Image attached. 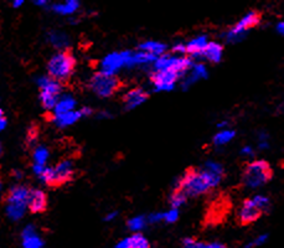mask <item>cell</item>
Instances as JSON below:
<instances>
[{
  "instance_id": "obj_1",
  "label": "cell",
  "mask_w": 284,
  "mask_h": 248,
  "mask_svg": "<svg viewBox=\"0 0 284 248\" xmlns=\"http://www.w3.org/2000/svg\"><path fill=\"white\" fill-rule=\"evenodd\" d=\"M222 176L224 168L221 164L216 161H207L202 169H187L175 188L184 192L186 197L199 196L219 185Z\"/></svg>"
},
{
  "instance_id": "obj_2",
  "label": "cell",
  "mask_w": 284,
  "mask_h": 248,
  "mask_svg": "<svg viewBox=\"0 0 284 248\" xmlns=\"http://www.w3.org/2000/svg\"><path fill=\"white\" fill-rule=\"evenodd\" d=\"M273 171L271 165L264 160H254L244 166L242 174V184L246 187L256 188L264 185L272 179Z\"/></svg>"
},
{
  "instance_id": "obj_3",
  "label": "cell",
  "mask_w": 284,
  "mask_h": 248,
  "mask_svg": "<svg viewBox=\"0 0 284 248\" xmlns=\"http://www.w3.org/2000/svg\"><path fill=\"white\" fill-rule=\"evenodd\" d=\"M76 67V59L68 51H60L54 55L48 63L49 76L56 81H66L70 78Z\"/></svg>"
},
{
  "instance_id": "obj_4",
  "label": "cell",
  "mask_w": 284,
  "mask_h": 248,
  "mask_svg": "<svg viewBox=\"0 0 284 248\" xmlns=\"http://www.w3.org/2000/svg\"><path fill=\"white\" fill-rule=\"evenodd\" d=\"M30 190L26 186L16 185L8 192L6 196V215L10 220L18 221L25 213L29 203Z\"/></svg>"
},
{
  "instance_id": "obj_5",
  "label": "cell",
  "mask_w": 284,
  "mask_h": 248,
  "mask_svg": "<svg viewBox=\"0 0 284 248\" xmlns=\"http://www.w3.org/2000/svg\"><path fill=\"white\" fill-rule=\"evenodd\" d=\"M120 87H122V82L118 77L103 73L101 71L93 74L92 78L90 79V88L97 96L103 97V98L113 96L115 92L119 91Z\"/></svg>"
},
{
  "instance_id": "obj_6",
  "label": "cell",
  "mask_w": 284,
  "mask_h": 248,
  "mask_svg": "<svg viewBox=\"0 0 284 248\" xmlns=\"http://www.w3.org/2000/svg\"><path fill=\"white\" fill-rule=\"evenodd\" d=\"M38 84L40 87V101L41 104L48 111H54L58 98L61 97V83L50 76H43L38 79Z\"/></svg>"
},
{
  "instance_id": "obj_7",
  "label": "cell",
  "mask_w": 284,
  "mask_h": 248,
  "mask_svg": "<svg viewBox=\"0 0 284 248\" xmlns=\"http://www.w3.org/2000/svg\"><path fill=\"white\" fill-rule=\"evenodd\" d=\"M192 67V61L190 57L171 56V55H162L157 57L154 62L155 71H170L175 72L180 77L184 76Z\"/></svg>"
},
{
  "instance_id": "obj_8",
  "label": "cell",
  "mask_w": 284,
  "mask_h": 248,
  "mask_svg": "<svg viewBox=\"0 0 284 248\" xmlns=\"http://www.w3.org/2000/svg\"><path fill=\"white\" fill-rule=\"evenodd\" d=\"M261 22V14L257 11H249L246 16L242 17L233 27L228 30L226 37L228 41H238L244 36L248 29L257 26Z\"/></svg>"
},
{
  "instance_id": "obj_9",
  "label": "cell",
  "mask_w": 284,
  "mask_h": 248,
  "mask_svg": "<svg viewBox=\"0 0 284 248\" xmlns=\"http://www.w3.org/2000/svg\"><path fill=\"white\" fill-rule=\"evenodd\" d=\"M262 213L263 211L254 203L252 198H246L238 210V222L242 226H248L256 222L261 217Z\"/></svg>"
},
{
  "instance_id": "obj_10",
  "label": "cell",
  "mask_w": 284,
  "mask_h": 248,
  "mask_svg": "<svg viewBox=\"0 0 284 248\" xmlns=\"http://www.w3.org/2000/svg\"><path fill=\"white\" fill-rule=\"evenodd\" d=\"M179 78L180 76L175 72L155 71L152 74V83L157 91H170Z\"/></svg>"
},
{
  "instance_id": "obj_11",
  "label": "cell",
  "mask_w": 284,
  "mask_h": 248,
  "mask_svg": "<svg viewBox=\"0 0 284 248\" xmlns=\"http://www.w3.org/2000/svg\"><path fill=\"white\" fill-rule=\"evenodd\" d=\"M54 168V186L63 185L65 183L70 181L73 176V163L68 159L61 160L56 164Z\"/></svg>"
},
{
  "instance_id": "obj_12",
  "label": "cell",
  "mask_w": 284,
  "mask_h": 248,
  "mask_svg": "<svg viewBox=\"0 0 284 248\" xmlns=\"http://www.w3.org/2000/svg\"><path fill=\"white\" fill-rule=\"evenodd\" d=\"M123 66H125V51L112 52L103 59L101 63V72L114 76L115 72Z\"/></svg>"
},
{
  "instance_id": "obj_13",
  "label": "cell",
  "mask_w": 284,
  "mask_h": 248,
  "mask_svg": "<svg viewBox=\"0 0 284 248\" xmlns=\"http://www.w3.org/2000/svg\"><path fill=\"white\" fill-rule=\"evenodd\" d=\"M48 207V197L44 191L38 190H30V195H29V203L28 208L30 212L33 213H40L44 212Z\"/></svg>"
},
{
  "instance_id": "obj_14",
  "label": "cell",
  "mask_w": 284,
  "mask_h": 248,
  "mask_svg": "<svg viewBox=\"0 0 284 248\" xmlns=\"http://www.w3.org/2000/svg\"><path fill=\"white\" fill-rule=\"evenodd\" d=\"M148 98V93L142 88H133L128 91L123 97V103L125 109H133L144 103Z\"/></svg>"
},
{
  "instance_id": "obj_15",
  "label": "cell",
  "mask_w": 284,
  "mask_h": 248,
  "mask_svg": "<svg viewBox=\"0 0 284 248\" xmlns=\"http://www.w3.org/2000/svg\"><path fill=\"white\" fill-rule=\"evenodd\" d=\"M23 237V248H44V242L35 232L33 226H28L21 233Z\"/></svg>"
},
{
  "instance_id": "obj_16",
  "label": "cell",
  "mask_w": 284,
  "mask_h": 248,
  "mask_svg": "<svg viewBox=\"0 0 284 248\" xmlns=\"http://www.w3.org/2000/svg\"><path fill=\"white\" fill-rule=\"evenodd\" d=\"M117 248H150L149 242L142 233L137 232L130 237L124 238L117 245Z\"/></svg>"
},
{
  "instance_id": "obj_17",
  "label": "cell",
  "mask_w": 284,
  "mask_h": 248,
  "mask_svg": "<svg viewBox=\"0 0 284 248\" xmlns=\"http://www.w3.org/2000/svg\"><path fill=\"white\" fill-rule=\"evenodd\" d=\"M82 113L80 111H72L68 112V113H63V114H58V116H53V122L60 128H65V126H70L72 124H75L76 122L80 118H82Z\"/></svg>"
},
{
  "instance_id": "obj_18",
  "label": "cell",
  "mask_w": 284,
  "mask_h": 248,
  "mask_svg": "<svg viewBox=\"0 0 284 248\" xmlns=\"http://www.w3.org/2000/svg\"><path fill=\"white\" fill-rule=\"evenodd\" d=\"M207 44H209V42H207V37L205 36V35L195 37V39H192L191 41H189L185 45V47H186V54L191 55V56L194 57H200L202 51L205 50V47L207 46Z\"/></svg>"
},
{
  "instance_id": "obj_19",
  "label": "cell",
  "mask_w": 284,
  "mask_h": 248,
  "mask_svg": "<svg viewBox=\"0 0 284 248\" xmlns=\"http://www.w3.org/2000/svg\"><path fill=\"white\" fill-rule=\"evenodd\" d=\"M76 108V101L72 96L68 94H63L58 98L57 103H56L55 108H54V116H58V114L68 113V112L75 111Z\"/></svg>"
},
{
  "instance_id": "obj_20",
  "label": "cell",
  "mask_w": 284,
  "mask_h": 248,
  "mask_svg": "<svg viewBox=\"0 0 284 248\" xmlns=\"http://www.w3.org/2000/svg\"><path fill=\"white\" fill-rule=\"evenodd\" d=\"M205 77H207L206 67H205L202 63L192 64L191 69H190V73L187 74L184 83H182V87H184V88H187V87H189L190 84L194 83L195 81H197V79L200 78H205Z\"/></svg>"
},
{
  "instance_id": "obj_21",
  "label": "cell",
  "mask_w": 284,
  "mask_h": 248,
  "mask_svg": "<svg viewBox=\"0 0 284 248\" xmlns=\"http://www.w3.org/2000/svg\"><path fill=\"white\" fill-rule=\"evenodd\" d=\"M222 52H224V47L221 45L217 42H209L200 57H204L210 62H219L222 57Z\"/></svg>"
},
{
  "instance_id": "obj_22",
  "label": "cell",
  "mask_w": 284,
  "mask_h": 248,
  "mask_svg": "<svg viewBox=\"0 0 284 248\" xmlns=\"http://www.w3.org/2000/svg\"><path fill=\"white\" fill-rule=\"evenodd\" d=\"M139 50L143 52H147V54L153 55L155 57H159L162 55H164L167 46L162 42L158 41H145L143 44L139 45Z\"/></svg>"
},
{
  "instance_id": "obj_23",
  "label": "cell",
  "mask_w": 284,
  "mask_h": 248,
  "mask_svg": "<svg viewBox=\"0 0 284 248\" xmlns=\"http://www.w3.org/2000/svg\"><path fill=\"white\" fill-rule=\"evenodd\" d=\"M80 7V2L76 1V0H68L65 2H57V4L53 5V10L57 14L61 15H72L77 11V9Z\"/></svg>"
},
{
  "instance_id": "obj_24",
  "label": "cell",
  "mask_w": 284,
  "mask_h": 248,
  "mask_svg": "<svg viewBox=\"0 0 284 248\" xmlns=\"http://www.w3.org/2000/svg\"><path fill=\"white\" fill-rule=\"evenodd\" d=\"M49 156H50V153H49L46 146H36L33 153L34 164H35V165H46V163H48L49 160Z\"/></svg>"
},
{
  "instance_id": "obj_25",
  "label": "cell",
  "mask_w": 284,
  "mask_h": 248,
  "mask_svg": "<svg viewBox=\"0 0 284 248\" xmlns=\"http://www.w3.org/2000/svg\"><path fill=\"white\" fill-rule=\"evenodd\" d=\"M50 42L57 49H63L68 45V37L62 32L53 31L50 34Z\"/></svg>"
},
{
  "instance_id": "obj_26",
  "label": "cell",
  "mask_w": 284,
  "mask_h": 248,
  "mask_svg": "<svg viewBox=\"0 0 284 248\" xmlns=\"http://www.w3.org/2000/svg\"><path fill=\"white\" fill-rule=\"evenodd\" d=\"M234 134L236 133H234L233 130H228V129L219 131V133L214 136V143L216 144V145H224V144H227L233 138Z\"/></svg>"
},
{
  "instance_id": "obj_27",
  "label": "cell",
  "mask_w": 284,
  "mask_h": 248,
  "mask_svg": "<svg viewBox=\"0 0 284 248\" xmlns=\"http://www.w3.org/2000/svg\"><path fill=\"white\" fill-rule=\"evenodd\" d=\"M186 195H185L184 192H181L180 190H177V188H175L174 192L170 196V205H171V208H176L177 210L180 206L186 202Z\"/></svg>"
},
{
  "instance_id": "obj_28",
  "label": "cell",
  "mask_w": 284,
  "mask_h": 248,
  "mask_svg": "<svg viewBox=\"0 0 284 248\" xmlns=\"http://www.w3.org/2000/svg\"><path fill=\"white\" fill-rule=\"evenodd\" d=\"M148 220L147 217H144V216H135V217L130 218L129 221H128V227H129V230L134 231L135 233L138 232V231L143 230L144 228V226L147 225Z\"/></svg>"
},
{
  "instance_id": "obj_29",
  "label": "cell",
  "mask_w": 284,
  "mask_h": 248,
  "mask_svg": "<svg viewBox=\"0 0 284 248\" xmlns=\"http://www.w3.org/2000/svg\"><path fill=\"white\" fill-rule=\"evenodd\" d=\"M252 200L254 201V203H256L257 206H258L259 208H261L262 211H267L269 208V206H271V202H269V198L267 197V196H263V195H256L254 197H252Z\"/></svg>"
},
{
  "instance_id": "obj_30",
  "label": "cell",
  "mask_w": 284,
  "mask_h": 248,
  "mask_svg": "<svg viewBox=\"0 0 284 248\" xmlns=\"http://www.w3.org/2000/svg\"><path fill=\"white\" fill-rule=\"evenodd\" d=\"M177 218H179V211H177L176 208H171V210H169L168 212L163 213V221H165V222L168 223L175 222Z\"/></svg>"
},
{
  "instance_id": "obj_31",
  "label": "cell",
  "mask_w": 284,
  "mask_h": 248,
  "mask_svg": "<svg viewBox=\"0 0 284 248\" xmlns=\"http://www.w3.org/2000/svg\"><path fill=\"white\" fill-rule=\"evenodd\" d=\"M194 248H227L226 246L222 245L220 242H214V243H204V242H197L195 243Z\"/></svg>"
},
{
  "instance_id": "obj_32",
  "label": "cell",
  "mask_w": 284,
  "mask_h": 248,
  "mask_svg": "<svg viewBox=\"0 0 284 248\" xmlns=\"http://www.w3.org/2000/svg\"><path fill=\"white\" fill-rule=\"evenodd\" d=\"M266 240H267V235H262V236H259V237H257L256 240L252 241L251 243H248V245H247V247H246V248H253V247H257V246H259V245H262V243L266 242Z\"/></svg>"
},
{
  "instance_id": "obj_33",
  "label": "cell",
  "mask_w": 284,
  "mask_h": 248,
  "mask_svg": "<svg viewBox=\"0 0 284 248\" xmlns=\"http://www.w3.org/2000/svg\"><path fill=\"white\" fill-rule=\"evenodd\" d=\"M258 143H259V148L264 149L268 148V135H267L264 131H262L258 135Z\"/></svg>"
},
{
  "instance_id": "obj_34",
  "label": "cell",
  "mask_w": 284,
  "mask_h": 248,
  "mask_svg": "<svg viewBox=\"0 0 284 248\" xmlns=\"http://www.w3.org/2000/svg\"><path fill=\"white\" fill-rule=\"evenodd\" d=\"M6 124H8V121H6L5 114H4L3 109H0V131H3L5 129Z\"/></svg>"
},
{
  "instance_id": "obj_35",
  "label": "cell",
  "mask_w": 284,
  "mask_h": 248,
  "mask_svg": "<svg viewBox=\"0 0 284 248\" xmlns=\"http://www.w3.org/2000/svg\"><path fill=\"white\" fill-rule=\"evenodd\" d=\"M172 51L174 52H179V54H186V47L182 44H177L172 47Z\"/></svg>"
},
{
  "instance_id": "obj_36",
  "label": "cell",
  "mask_w": 284,
  "mask_h": 248,
  "mask_svg": "<svg viewBox=\"0 0 284 248\" xmlns=\"http://www.w3.org/2000/svg\"><path fill=\"white\" fill-rule=\"evenodd\" d=\"M277 31L281 35H284V21L278 22V25H277Z\"/></svg>"
},
{
  "instance_id": "obj_37",
  "label": "cell",
  "mask_w": 284,
  "mask_h": 248,
  "mask_svg": "<svg viewBox=\"0 0 284 248\" xmlns=\"http://www.w3.org/2000/svg\"><path fill=\"white\" fill-rule=\"evenodd\" d=\"M242 153L246 154V155H252V154H253V150H252L249 146H244V148L242 149Z\"/></svg>"
},
{
  "instance_id": "obj_38",
  "label": "cell",
  "mask_w": 284,
  "mask_h": 248,
  "mask_svg": "<svg viewBox=\"0 0 284 248\" xmlns=\"http://www.w3.org/2000/svg\"><path fill=\"white\" fill-rule=\"evenodd\" d=\"M118 213L115 212V211H113V212H111V213H108L107 216H106V221H111V220H113V218L115 217V216H117Z\"/></svg>"
},
{
  "instance_id": "obj_39",
  "label": "cell",
  "mask_w": 284,
  "mask_h": 248,
  "mask_svg": "<svg viewBox=\"0 0 284 248\" xmlns=\"http://www.w3.org/2000/svg\"><path fill=\"white\" fill-rule=\"evenodd\" d=\"M23 4H24L23 0H18V1H14L13 2V6L14 7H20Z\"/></svg>"
},
{
  "instance_id": "obj_40",
  "label": "cell",
  "mask_w": 284,
  "mask_h": 248,
  "mask_svg": "<svg viewBox=\"0 0 284 248\" xmlns=\"http://www.w3.org/2000/svg\"><path fill=\"white\" fill-rule=\"evenodd\" d=\"M35 4H36V5H41V6H44V5H46V4H48V2H46V1H36Z\"/></svg>"
},
{
  "instance_id": "obj_41",
  "label": "cell",
  "mask_w": 284,
  "mask_h": 248,
  "mask_svg": "<svg viewBox=\"0 0 284 248\" xmlns=\"http://www.w3.org/2000/svg\"><path fill=\"white\" fill-rule=\"evenodd\" d=\"M1 191H3V184L0 181V193H1Z\"/></svg>"
},
{
  "instance_id": "obj_42",
  "label": "cell",
  "mask_w": 284,
  "mask_h": 248,
  "mask_svg": "<svg viewBox=\"0 0 284 248\" xmlns=\"http://www.w3.org/2000/svg\"><path fill=\"white\" fill-rule=\"evenodd\" d=\"M0 154H1V143H0Z\"/></svg>"
}]
</instances>
